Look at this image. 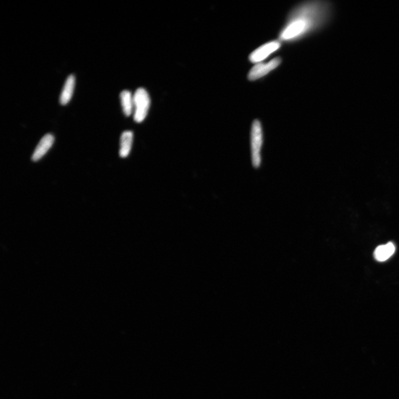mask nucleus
<instances>
[{
    "label": "nucleus",
    "instance_id": "f257e3e1",
    "mask_svg": "<svg viewBox=\"0 0 399 399\" xmlns=\"http://www.w3.org/2000/svg\"><path fill=\"white\" fill-rule=\"evenodd\" d=\"M332 5L327 1H311L297 5L289 12L279 34V41L293 42L318 31L328 23Z\"/></svg>",
    "mask_w": 399,
    "mask_h": 399
},
{
    "label": "nucleus",
    "instance_id": "f03ea898",
    "mask_svg": "<svg viewBox=\"0 0 399 399\" xmlns=\"http://www.w3.org/2000/svg\"><path fill=\"white\" fill-rule=\"evenodd\" d=\"M263 132L262 124L258 119L253 122L250 134L251 161L254 168L260 167L262 163V149Z\"/></svg>",
    "mask_w": 399,
    "mask_h": 399
},
{
    "label": "nucleus",
    "instance_id": "7ed1b4c3",
    "mask_svg": "<svg viewBox=\"0 0 399 399\" xmlns=\"http://www.w3.org/2000/svg\"><path fill=\"white\" fill-rule=\"evenodd\" d=\"M133 99L134 121L137 123H141L147 116L151 100L146 90L142 88L137 90Z\"/></svg>",
    "mask_w": 399,
    "mask_h": 399
},
{
    "label": "nucleus",
    "instance_id": "20e7f679",
    "mask_svg": "<svg viewBox=\"0 0 399 399\" xmlns=\"http://www.w3.org/2000/svg\"><path fill=\"white\" fill-rule=\"evenodd\" d=\"M281 44V42L278 39L264 44L249 55V60L252 63H261L280 48Z\"/></svg>",
    "mask_w": 399,
    "mask_h": 399
},
{
    "label": "nucleus",
    "instance_id": "39448f33",
    "mask_svg": "<svg viewBox=\"0 0 399 399\" xmlns=\"http://www.w3.org/2000/svg\"><path fill=\"white\" fill-rule=\"evenodd\" d=\"M282 63L280 57H276L267 63H258L252 68L248 74L249 81H254L260 79L277 68Z\"/></svg>",
    "mask_w": 399,
    "mask_h": 399
},
{
    "label": "nucleus",
    "instance_id": "423d86ee",
    "mask_svg": "<svg viewBox=\"0 0 399 399\" xmlns=\"http://www.w3.org/2000/svg\"><path fill=\"white\" fill-rule=\"evenodd\" d=\"M54 137L51 134H47L39 141L33 153L32 159L37 162L46 154L54 143Z\"/></svg>",
    "mask_w": 399,
    "mask_h": 399
},
{
    "label": "nucleus",
    "instance_id": "0eeeda50",
    "mask_svg": "<svg viewBox=\"0 0 399 399\" xmlns=\"http://www.w3.org/2000/svg\"><path fill=\"white\" fill-rule=\"evenodd\" d=\"M396 251V246L392 242L379 246L374 253V257L379 262L388 260Z\"/></svg>",
    "mask_w": 399,
    "mask_h": 399
},
{
    "label": "nucleus",
    "instance_id": "6e6552de",
    "mask_svg": "<svg viewBox=\"0 0 399 399\" xmlns=\"http://www.w3.org/2000/svg\"><path fill=\"white\" fill-rule=\"evenodd\" d=\"M75 86V77L74 75L71 74L68 77L65 82L62 91L59 97V102L63 106L68 103L71 100Z\"/></svg>",
    "mask_w": 399,
    "mask_h": 399
},
{
    "label": "nucleus",
    "instance_id": "1a4fd4ad",
    "mask_svg": "<svg viewBox=\"0 0 399 399\" xmlns=\"http://www.w3.org/2000/svg\"><path fill=\"white\" fill-rule=\"evenodd\" d=\"M133 141V133L131 131H126L122 133L121 138V148L119 154L122 158L127 157L131 151Z\"/></svg>",
    "mask_w": 399,
    "mask_h": 399
},
{
    "label": "nucleus",
    "instance_id": "9d476101",
    "mask_svg": "<svg viewBox=\"0 0 399 399\" xmlns=\"http://www.w3.org/2000/svg\"><path fill=\"white\" fill-rule=\"evenodd\" d=\"M123 111L125 116L129 117L132 114L134 110L133 96L131 92L123 91L120 95Z\"/></svg>",
    "mask_w": 399,
    "mask_h": 399
}]
</instances>
